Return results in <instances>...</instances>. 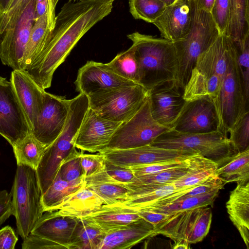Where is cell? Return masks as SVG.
<instances>
[{
    "mask_svg": "<svg viewBox=\"0 0 249 249\" xmlns=\"http://www.w3.org/2000/svg\"><path fill=\"white\" fill-rule=\"evenodd\" d=\"M115 0H69L55 17L54 28L26 72L44 89L81 37L112 11Z\"/></svg>",
    "mask_w": 249,
    "mask_h": 249,
    "instance_id": "1",
    "label": "cell"
},
{
    "mask_svg": "<svg viewBox=\"0 0 249 249\" xmlns=\"http://www.w3.org/2000/svg\"><path fill=\"white\" fill-rule=\"evenodd\" d=\"M132 42L139 65V84L147 90L176 81L178 63L173 42L136 32L127 36Z\"/></svg>",
    "mask_w": 249,
    "mask_h": 249,
    "instance_id": "2",
    "label": "cell"
},
{
    "mask_svg": "<svg viewBox=\"0 0 249 249\" xmlns=\"http://www.w3.org/2000/svg\"><path fill=\"white\" fill-rule=\"evenodd\" d=\"M228 37L220 34L198 56L183 90L186 101L217 95L226 72L229 59Z\"/></svg>",
    "mask_w": 249,
    "mask_h": 249,
    "instance_id": "3",
    "label": "cell"
},
{
    "mask_svg": "<svg viewBox=\"0 0 249 249\" xmlns=\"http://www.w3.org/2000/svg\"><path fill=\"white\" fill-rule=\"evenodd\" d=\"M192 19L189 33L173 41L178 63L176 82L184 90L199 55L220 34L211 14L201 9L191 0Z\"/></svg>",
    "mask_w": 249,
    "mask_h": 249,
    "instance_id": "4",
    "label": "cell"
},
{
    "mask_svg": "<svg viewBox=\"0 0 249 249\" xmlns=\"http://www.w3.org/2000/svg\"><path fill=\"white\" fill-rule=\"evenodd\" d=\"M89 107V100L85 95L78 94L71 99L64 127L46 148L36 169L42 195L53 182L63 160L76 148L75 139Z\"/></svg>",
    "mask_w": 249,
    "mask_h": 249,
    "instance_id": "5",
    "label": "cell"
},
{
    "mask_svg": "<svg viewBox=\"0 0 249 249\" xmlns=\"http://www.w3.org/2000/svg\"><path fill=\"white\" fill-rule=\"evenodd\" d=\"M230 54L226 72L216 96L213 99L218 119V131L226 137L241 116L249 111V97L244 86L236 50L228 36Z\"/></svg>",
    "mask_w": 249,
    "mask_h": 249,
    "instance_id": "6",
    "label": "cell"
},
{
    "mask_svg": "<svg viewBox=\"0 0 249 249\" xmlns=\"http://www.w3.org/2000/svg\"><path fill=\"white\" fill-rule=\"evenodd\" d=\"M10 193L17 232L23 239L44 213L36 170L26 165H17Z\"/></svg>",
    "mask_w": 249,
    "mask_h": 249,
    "instance_id": "7",
    "label": "cell"
},
{
    "mask_svg": "<svg viewBox=\"0 0 249 249\" xmlns=\"http://www.w3.org/2000/svg\"><path fill=\"white\" fill-rule=\"evenodd\" d=\"M148 90L139 84L101 90L87 95L89 108L102 118L124 123L139 110Z\"/></svg>",
    "mask_w": 249,
    "mask_h": 249,
    "instance_id": "8",
    "label": "cell"
},
{
    "mask_svg": "<svg viewBox=\"0 0 249 249\" xmlns=\"http://www.w3.org/2000/svg\"><path fill=\"white\" fill-rule=\"evenodd\" d=\"M150 144L170 149L194 150L218 164L236 154L229 137L218 130L194 133L173 129L159 136Z\"/></svg>",
    "mask_w": 249,
    "mask_h": 249,
    "instance_id": "9",
    "label": "cell"
},
{
    "mask_svg": "<svg viewBox=\"0 0 249 249\" xmlns=\"http://www.w3.org/2000/svg\"><path fill=\"white\" fill-rule=\"evenodd\" d=\"M35 3L36 0H26L1 35L0 59L13 70H23L24 55L35 21Z\"/></svg>",
    "mask_w": 249,
    "mask_h": 249,
    "instance_id": "10",
    "label": "cell"
},
{
    "mask_svg": "<svg viewBox=\"0 0 249 249\" xmlns=\"http://www.w3.org/2000/svg\"><path fill=\"white\" fill-rule=\"evenodd\" d=\"M171 129L153 118L148 95L136 113L116 129L105 150L128 149L150 144L159 136Z\"/></svg>",
    "mask_w": 249,
    "mask_h": 249,
    "instance_id": "11",
    "label": "cell"
},
{
    "mask_svg": "<svg viewBox=\"0 0 249 249\" xmlns=\"http://www.w3.org/2000/svg\"><path fill=\"white\" fill-rule=\"evenodd\" d=\"M212 219L209 206L174 212L155 227L154 236L161 234L174 241L196 243L208 234Z\"/></svg>",
    "mask_w": 249,
    "mask_h": 249,
    "instance_id": "12",
    "label": "cell"
},
{
    "mask_svg": "<svg viewBox=\"0 0 249 249\" xmlns=\"http://www.w3.org/2000/svg\"><path fill=\"white\" fill-rule=\"evenodd\" d=\"M25 112L12 84L0 77V135L13 146L31 133Z\"/></svg>",
    "mask_w": 249,
    "mask_h": 249,
    "instance_id": "13",
    "label": "cell"
},
{
    "mask_svg": "<svg viewBox=\"0 0 249 249\" xmlns=\"http://www.w3.org/2000/svg\"><path fill=\"white\" fill-rule=\"evenodd\" d=\"M71 99L45 91L41 109L36 118L31 134L46 147L62 131L67 119Z\"/></svg>",
    "mask_w": 249,
    "mask_h": 249,
    "instance_id": "14",
    "label": "cell"
},
{
    "mask_svg": "<svg viewBox=\"0 0 249 249\" xmlns=\"http://www.w3.org/2000/svg\"><path fill=\"white\" fill-rule=\"evenodd\" d=\"M111 163L131 167L173 160H185L198 152L194 150L170 149L148 144L124 149H106L99 152Z\"/></svg>",
    "mask_w": 249,
    "mask_h": 249,
    "instance_id": "15",
    "label": "cell"
},
{
    "mask_svg": "<svg viewBox=\"0 0 249 249\" xmlns=\"http://www.w3.org/2000/svg\"><path fill=\"white\" fill-rule=\"evenodd\" d=\"M218 119L213 99L206 96L186 101L173 129L201 133L218 130Z\"/></svg>",
    "mask_w": 249,
    "mask_h": 249,
    "instance_id": "16",
    "label": "cell"
},
{
    "mask_svg": "<svg viewBox=\"0 0 249 249\" xmlns=\"http://www.w3.org/2000/svg\"><path fill=\"white\" fill-rule=\"evenodd\" d=\"M153 118L161 125L173 129L186 101L183 90L176 81H168L148 90Z\"/></svg>",
    "mask_w": 249,
    "mask_h": 249,
    "instance_id": "17",
    "label": "cell"
},
{
    "mask_svg": "<svg viewBox=\"0 0 249 249\" xmlns=\"http://www.w3.org/2000/svg\"><path fill=\"white\" fill-rule=\"evenodd\" d=\"M122 123L102 118L89 107L75 139L76 148L90 153L102 152Z\"/></svg>",
    "mask_w": 249,
    "mask_h": 249,
    "instance_id": "18",
    "label": "cell"
},
{
    "mask_svg": "<svg viewBox=\"0 0 249 249\" xmlns=\"http://www.w3.org/2000/svg\"><path fill=\"white\" fill-rule=\"evenodd\" d=\"M74 84L77 92L88 95L101 90L138 84L116 74L105 63L88 61L79 69Z\"/></svg>",
    "mask_w": 249,
    "mask_h": 249,
    "instance_id": "19",
    "label": "cell"
},
{
    "mask_svg": "<svg viewBox=\"0 0 249 249\" xmlns=\"http://www.w3.org/2000/svg\"><path fill=\"white\" fill-rule=\"evenodd\" d=\"M192 19L191 0H177L166 6L152 23L159 29L162 38L173 42L189 33Z\"/></svg>",
    "mask_w": 249,
    "mask_h": 249,
    "instance_id": "20",
    "label": "cell"
},
{
    "mask_svg": "<svg viewBox=\"0 0 249 249\" xmlns=\"http://www.w3.org/2000/svg\"><path fill=\"white\" fill-rule=\"evenodd\" d=\"M10 81L25 112L31 131L33 124L41 109L45 90L24 70H13Z\"/></svg>",
    "mask_w": 249,
    "mask_h": 249,
    "instance_id": "21",
    "label": "cell"
},
{
    "mask_svg": "<svg viewBox=\"0 0 249 249\" xmlns=\"http://www.w3.org/2000/svg\"><path fill=\"white\" fill-rule=\"evenodd\" d=\"M38 220L31 233L51 241L61 249H69L71 235L78 218L47 212Z\"/></svg>",
    "mask_w": 249,
    "mask_h": 249,
    "instance_id": "22",
    "label": "cell"
},
{
    "mask_svg": "<svg viewBox=\"0 0 249 249\" xmlns=\"http://www.w3.org/2000/svg\"><path fill=\"white\" fill-rule=\"evenodd\" d=\"M154 226L140 219L107 233L99 249H130L148 237L154 236Z\"/></svg>",
    "mask_w": 249,
    "mask_h": 249,
    "instance_id": "23",
    "label": "cell"
},
{
    "mask_svg": "<svg viewBox=\"0 0 249 249\" xmlns=\"http://www.w3.org/2000/svg\"><path fill=\"white\" fill-rule=\"evenodd\" d=\"M226 207L229 218L249 249V181L237 183Z\"/></svg>",
    "mask_w": 249,
    "mask_h": 249,
    "instance_id": "24",
    "label": "cell"
},
{
    "mask_svg": "<svg viewBox=\"0 0 249 249\" xmlns=\"http://www.w3.org/2000/svg\"><path fill=\"white\" fill-rule=\"evenodd\" d=\"M141 217L136 211L119 205H103L98 210L82 219L106 233L124 226Z\"/></svg>",
    "mask_w": 249,
    "mask_h": 249,
    "instance_id": "25",
    "label": "cell"
},
{
    "mask_svg": "<svg viewBox=\"0 0 249 249\" xmlns=\"http://www.w3.org/2000/svg\"><path fill=\"white\" fill-rule=\"evenodd\" d=\"M101 199L85 185L65 199L54 211L61 216L82 218L98 210Z\"/></svg>",
    "mask_w": 249,
    "mask_h": 249,
    "instance_id": "26",
    "label": "cell"
},
{
    "mask_svg": "<svg viewBox=\"0 0 249 249\" xmlns=\"http://www.w3.org/2000/svg\"><path fill=\"white\" fill-rule=\"evenodd\" d=\"M85 186L98 196L104 205L119 204L128 197V189L111 178L105 168L85 178Z\"/></svg>",
    "mask_w": 249,
    "mask_h": 249,
    "instance_id": "27",
    "label": "cell"
},
{
    "mask_svg": "<svg viewBox=\"0 0 249 249\" xmlns=\"http://www.w3.org/2000/svg\"><path fill=\"white\" fill-rule=\"evenodd\" d=\"M128 189V197L117 204L137 211L148 208L162 197L177 190L173 184L165 185H131L124 184ZM115 205V204H114Z\"/></svg>",
    "mask_w": 249,
    "mask_h": 249,
    "instance_id": "28",
    "label": "cell"
},
{
    "mask_svg": "<svg viewBox=\"0 0 249 249\" xmlns=\"http://www.w3.org/2000/svg\"><path fill=\"white\" fill-rule=\"evenodd\" d=\"M187 160V172L173 183L177 190L194 187L209 177L216 174L218 164L204 157L199 153L189 157Z\"/></svg>",
    "mask_w": 249,
    "mask_h": 249,
    "instance_id": "29",
    "label": "cell"
},
{
    "mask_svg": "<svg viewBox=\"0 0 249 249\" xmlns=\"http://www.w3.org/2000/svg\"><path fill=\"white\" fill-rule=\"evenodd\" d=\"M85 184L84 177L75 180L67 181L62 179L57 174L51 185L41 195L44 212L55 211L65 199Z\"/></svg>",
    "mask_w": 249,
    "mask_h": 249,
    "instance_id": "30",
    "label": "cell"
},
{
    "mask_svg": "<svg viewBox=\"0 0 249 249\" xmlns=\"http://www.w3.org/2000/svg\"><path fill=\"white\" fill-rule=\"evenodd\" d=\"M216 173L225 184L249 181V147L228 158Z\"/></svg>",
    "mask_w": 249,
    "mask_h": 249,
    "instance_id": "31",
    "label": "cell"
},
{
    "mask_svg": "<svg viewBox=\"0 0 249 249\" xmlns=\"http://www.w3.org/2000/svg\"><path fill=\"white\" fill-rule=\"evenodd\" d=\"M230 15L225 35L233 40L249 36V0H229Z\"/></svg>",
    "mask_w": 249,
    "mask_h": 249,
    "instance_id": "32",
    "label": "cell"
},
{
    "mask_svg": "<svg viewBox=\"0 0 249 249\" xmlns=\"http://www.w3.org/2000/svg\"><path fill=\"white\" fill-rule=\"evenodd\" d=\"M106 233L87 220L78 218L69 249H99Z\"/></svg>",
    "mask_w": 249,
    "mask_h": 249,
    "instance_id": "33",
    "label": "cell"
},
{
    "mask_svg": "<svg viewBox=\"0 0 249 249\" xmlns=\"http://www.w3.org/2000/svg\"><path fill=\"white\" fill-rule=\"evenodd\" d=\"M50 32L48 25L47 14L35 21L23 57V70H27L33 64Z\"/></svg>",
    "mask_w": 249,
    "mask_h": 249,
    "instance_id": "34",
    "label": "cell"
},
{
    "mask_svg": "<svg viewBox=\"0 0 249 249\" xmlns=\"http://www.w3.org/2000/svg\"><path fill=\"white\" fill-rule=\"evenodd\" d=\"M12 147L17 165H26L36 170L47 148L31 133Z\"/></svg>",
    "mask_w": 249,
    "mask_h": 249,
    "instance_id": "35",
    "label": "cell"
},
{
    "mask_svg": "<svg viewBox=\"0 0 249 249\" xmlns=\"http://www.w3.org/2000/svg\"><path fill=\"white\" fill-rule=\"evenodd\" d=\"M105 64L116 74L139 84V65L132 45L127 50L118 53L109 62Z\"/></svg>",
    "mask_w": 249,
    "mask_h": 249,
    "instance_id": "36",
    "label": "cell"
},
{
    "mask_svg": "<svg viewBox=\"0 0 249 249\" xmlns=\"http://www.w3.org/2000/svg\"><path fill=\"white\" fill-rule=\"evenodd\" d=\"M219 190L208 193L182 198L167 205L156 208H151L158 212L170 214L178 211L213 205Z\"/></svg>",
    "mask_w": 249,
    "mask_h": 249,
    "instance_id": "37",
    "label": "cell"
},
{
    "mask_svg": "<svg viewBox=\"0 0 249 249\" xmlns=\"http://www.w3.org/2000/svg\"><path fill=\"white\" fill-rule=\"evenodd\" d=\"M129 5L130 12L135 19L151 23L166 7L159 0H129Z\"/></svg>",
    "mask_w": 249,
    "mask_h": 249,
    "instance_id": "38",
    "label": "cell"
},
{
    "mask_svg": "<svg viewBox=\"0 0 249 249\" xmlns=\"http://www.w3.org/2000/svg\"><path fill=\"white\" fill-rule=\"evenodd\" d=\"M188 169L187 164L156 173L135 176L130 182L131 185H165L170 184L184 175Z\"/></svg>",
    "mask_w": 249,
    "mask_h": 249,
    "instance_id": "39",
    "label": "cell"
},
{
    "mask_svg": "<svg viewBox=\"0 0 249 249\" xmlns=\"http://www.w3.org/2000/svg\"><path fill=\"white\" fill-rule=\"evenodd\" d=\"M229 133V138L236 153L249 147V111L241 116Z\"/></svg>",
    "mask_w": 249,
    "mask_h": 249,
    "instance_id": "40",
    "label": "cell"
},
{
    "mask_svg": "<svg viewBox=\"0 0 249 249\" xmlns=\"http://www.w3.org/2000/svg\"><path fill=\"white\" fill-rule=\"evenodd\" d=\"M74 149L62 161L57 174L67 181L75 180L84 176L81 164L80 152Z\"/></svg>",
    "mask_w": 249,
    "mask_h": 249,
    "instance_id": "41",
    "label": "cell"
},
{
    "mask_svg": "<svg viewBox=\"0 0 249 249\" xmlns=\"http://www.w3.org/2000/svg\"><path fill=\"white\" fill-rule=\"evenodd\" d=\"M231 40L242 71L245 91L249 97V36L242 40Z\"/></svg>",
    "mask_w": 249,
    "mask_h": 249,
    "instance_id": "42",
    "label": "cell"
},
{
    "mask_svg": "<svg viewBox=\"0 0 249 249\" xmlns=\"http://www.w3.org/2000/svg\"><path fill=\"white\" fill-rule=\"evenodd\" d=\"M188 158L185 160H173L141 164L129 167L133 171L135 176L152 174L162 171L184 166L187 164Z\"/></svg>",
    "mask_w": 249,
    "mask_h": 249,
    "instance_id": "43",
    "label": "cell"
},
{
    "mask_svg": "<svg viewBox=\"0 0 249 249\" xmlns=\"http://www.w3.org/2000/svg\"><path fill=\"white\" fill-rule=\"evenodd\" d=\"M220 34H225L230 15L229 0H214L210 12Z\"/></svg>",
    "mask_w": 249,
    "mask_h": 249,
    "instance_id": "44",
    "label": "cell"
},
{
    "mask_svg": "<svg viewBox=\"0 0 249 249\" xmlns=\"http://www.w3.org/2000/svg\"><path fill=\"white\" fill-rule=\"evenodd\" d=\"M80 157L85 178L105 168V159L99 152L95 154H90L84 153L82 151L80 152Z\"/></svg>",
    "mask_w": 249,
    "mask_h": 249,
    "instance_id": "45",
    "label": "cell"
},
{
    "mask_svg": "<svg viewBox=\"0 0 249 249\" xmlns=\"http://www.w3.org/2000/svg\"><path fill=\"white\" fill-rule=\"evenodd\" d=\"M105 169L111 178L123 184L131 182L135 177L129 167L116 165L106 159Z\"/></svg>",
    "mask_w": 249,
    "mask_h": 249,
    "instance_id": "46",
    "label": "cell"
},
{
    "mask_svg": "<svg viewBox=\"0 0 249 249\" xmlns=\"http://www.w3.org/2000/svg\"><path fill=\"white\" fill-rule=\"evenodd\" d=\"M22 249H60L57 244L39 236L30 233L23 238Z\"/></svg>",
    "mask_w": 249,
    "mask_h": 249,
    "instance_id": "47",
    "label": "cell"
},
{
    "mask_svg": "<svg viewBox=\"0 0 249 249\" xmlns=\"http://www.w3.org/2000/svg\"><path fill=\"white\" fill-rule=\"evenodd\" d=\"M26 0H11L5 11L0 16V35L23 5Z\"/></svg>",
    "mask_w": 249,
    "mask_h": 249,
    "instance_id": "48",
    "label": "cell"
},
{
    "mask_svg": "<svg viewBox=\"0 0 249 249\" xmlns=\"http://www.w3.org/2000/svg\"><path fill=\"white\" fill-rule=\"evenodd\" d=\"M12 215V197L6 190L0 191V225Z\"/></svg>",
    "mask_w": 249,
    "mask_h": 249,
    "instance_id": "49",
    "label": "cell"
},
{
    "mask_svg": "<svg viewBox=\"0 0 249 249\" xmlns=\"http://www.w3.org/2000/svg\"><path fill=\"white\" fill-rule=\"evenodd\" d=\"M18 240L11 227L6 226L0 230V249H14Z\"/></svg>",
    "mask_w": 249,
    "mask_h": 249,
    "instance_id": "50",
    "label": "cell"
},
{
    "mask_svg": "<svg viewBox=\"0 0 249 249\" xmlns=\"http://www.w3.org/2000/svg\"><path fill=\"white\" fill-rule=\"evenodd\" d=\"M136 211L141 218L153 225L154 227L164 220L168 215V214L150 208L142 209Z\"/></svg>",
    "mask_w": 249,
    "mask_h": 249,
    "instance_id": "51",
    "label": "cell"
},
{
    "mask_svg": "<svg viewBox=\"0 0 249 249\" xmlns=\"http://www.w3.org/2000/svg\"><path fill=\"white\" fill-rule=\"evenodd\" d=\"M59 0H47L48 2V25L50 31L54 28L55 21V8Z\"/></svg>",
    "mask_w": 249,
    "mask_h": 249,
    "instance_id": "52",
    "label": "cell"
},
{
    "mask_svg": "<svg viewBox=\"0 0 249 249\" xmlns=\"http://www.w3.org/2000/svg\"><path fill=\"white\" fill-rule=\"evenodd\" d=\"M47 0H36L34 18L35 20H37L43 16L47 14Z\"/></svg>",
    "mask_w": 249,
    "mask_h": 249,
    "instance_id": "53",
    "label": "cell"
},
{
    "mask_svg": "<svg viewBox=\"0 0 249 249\" xmlns=\"http://www.w3.org/2000/svg\"><path fill=\"white\" fill-rule=\"evenodd\" d=\"M202 9L211 12L214 0H193Z\"/></svg>",
    "mask_w": 249,
    "mask_h": 249,
    "instance_id": "54",
    "label": "cell"
},
{
    "mask_svg": "<svg viewBox=\"0 0 249 249\" xmlns=\"http://www.w3.org/2000/svg\"><path fill=\"white\" fill-rule=\"evenodd\" d=\"M173 249H190L189 244L183 241H174V243L171 246Z\"/></svg>",
    "mask_w": 249,
    "mask_h": 249,
    "instance_id": "55",
    "label": "cell"
},
{
    "mask_svg": "<svg viewBox=\"0 0 249 249\" xmlns=\"http://www.w3.org/2000/svg\"><path fill=\"white\" fill-rule=\"evenodd\" d=\"M11 0H0V16L5 11Z\"/></svg>",
    "mask_w": 249,
    "mask_h": 249,
    "instance_id": "56",
    "label": "cell"
},
{
    "mask_svg": "<svg viewBox=\"0 0 249 249\" xmlns=\"http://www.w3.org/2000/svg\"><path fill=\"white\" fill-rule=\"evenodd\" d=\"M161 2H163L166 6L170 5L175 2H176L177 0H159Z\"/></svg>",
    "mask_w": 249,
    "mask_h": 249,
    "instance_id": "57",
    "label": "cell"
},
{
    "mask_svg": "<svg viewBox=\"0 0 249 249\" xmlns=\"http://www.w3.org/2000/svg\"></svg>",
    "mask_w": 249,
    "mask_h": 249,
    "instance_id": "58",
    "label": "cell"
},
{
    "mask_svg": "<svg viewBox=\"0 0 249 249\" xmlns=\"http://www.w3.org/2000/svg\"></svg>",
    "mask_w": 249,
    "mask_h": 249,
    "instance_id": "59",
    "label": "cell"
}]
</instances>
